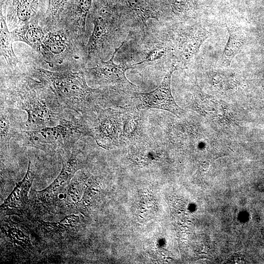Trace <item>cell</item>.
I'll return each mask as SVG.
<instances>
[{
	"mask_svg": "<svg viewBox=\"0 0 264 264\" xmlns=\"http://www.w3.org/2000/svg\"><path fill=\"white\" fill-rule=\"evenodd\" d=\"M39 70L61 105L81 113L87 112L91 107L97 91L88 85L85 72Z\"/></svg>",
	"mask_w": 264,
	"mask_h": 264,
	"instance_id": "1",
	"label": "cell"
},
{
	"mask_svg": "<svg viewBox=\"0 0 264 264\" xmlns=\"http://www.w3.org/2000/svg\"><path fill=\"white\" fill-rule=\"evenodd\" d=\"M85 135L91 136L87 124L64 118L56 126L24 131L22 134L26 145L49 153L58 149L67 152Z\"/></svg>",
	"mask_w": 264,
	"mask_h": 264,
	"instance_id": "2",
	"label": "cell"
},
{
	"mask_svg": "<svg viewBox=\"0 0 264 264\" xmlns=\"http://www.w3.org/2000/svg\"><path fill=\"white\" fill-rule=\"evenodd\" d=\"M44 96L30 91L20 98L19 106L27 114L26 124L32 130L56 126L63 118L60 103Z\"/></svg>",
	"mask_w": 264,
	"mask_h": 264,
	"instance_id": "3",
	"label": "cell"
},
{
	"mask_svg": "<svg viewBox=\"0 0 264 264\" xmlns=\"http://www.w3.org/2000/svg\"><path fill=\"white\" fill-rule=\"evenodd\" d=\"M124 42L115 49L110 59L107 61L100 62L96 66L86 70L88 75L96 84L101 86H114L128 90H135L137 86L126 77V71L134 66L125 64H116L113 59Z\"/></svg>",
	"mask_w": 264,
	"mask_h": 264,
	"instance_id": "4",
	"label": "cell"
},
{
	"mask_svg": "<svg viewBox=\"0 0 264 264\" xmlns=\"http://www.w3.org/2000/svg\"><path fill=\"white\" fill-rule=\"evenodd\" d=\"M177 69L176 66H172L160 85L155 89L146 93H134V96L139 101L137 106L138 109H161L168 111L177 117L183 114L184 111L176 103L171 88L172 75Z\"/></svg>",
	"mask_w": 264,
	"mask_h": 264,
	"instance_id": "5",
	"label": "cell"
},
{
	"mask_svg": "<svg viewBox=\"0 0 264 264\" xmlns=\"http://www.w3.org/2000/svg\"><path fill=\"white\" fill-rule=\"evenodd\" d=\"M79 169V163L77 155L71 154L63 161L62 170L56 178L46 189L37 192L39 199L45 203L54 200L68 186Z\"/></svg>",
	"mask_w": 264,
	"mask_h": 264,
	"instance_id": "6",
	"label": "cell"
},
{
	"mask_svg": "<svg viewBox=\"0 0 264 264\" xmlns=\"http://www.w3.org/2000/svg\"><path fill=\"white\" fill-rule=\"evenodd\" d=\"M99 5L95 10L94 27L87 45L88 59L102 45L110 32L112 11L107 4Z\"/></svg>",
	"mask_w": 264,
	"mask_h": 264,
	"instance_id": "7",
	"label": "cell"
},
{
	"mask_svg": "<svg viewBox=\"0 0 264 264\" xmlns=\"http://www.w3.org/2000/svg\"><path fill=\"white\" fill-rule=\"evenodd\" d=\"M69 48L70 43L65 33L56 31L45 35L40 52L46 63L52 67L54 63L63 62Z\"/></svg>",
	"mask_w": 264,
	"mask_h": 264,
	"instance_id": "8",
	"label": "cell"
},
{
	"mask_svg": "<svg viewBox=\"0 0 264 264\" xmlns=\"http://www.w3.org/2000/svg\"><path fill=\"white\" fill-rule=\"evenodd\" d=\"M34 178V173L29 161L26 173L22 181L16 187L0 206V211L8 214L22 212L26 206L27 194Z\"/></svg>",
	"mask_w": 264,
	"mask_h": 264,
	"instance_id": "9",
	"label": "cell"
},
{
	"mask_svg": "<svg viewBox=\"0 0 264 264\" xmlns=\"http://www.w3.org/2000/svg\"><path fill=\"white\" fill-rule=\"evenodd\" d=\"M92 0H68L61 15L70 21L71 28L79 35L85 33L87 15Z\"/></svg>",
	"mask_w": 264,
	"mask_h": 264,
	"instance_id": "10",
	"label": "cell"
},
{
	"mask_svg": "<svg viewBox=\"0 0 264 264\" xmlns=\"http://www.w3.org/2000/svg\"><path fill=\"white\" fill-rule=\"evenodd\" d=\"M14 41L22 42L40 52L45 34L37 22H29L11 31Z\"/></svg>",
	"mask_w": 264,
	"mask_h": 264,
	"instance_id": "11",
	"label": "cell"
},
{
	"mask_svg": "<svg viewBox=\"0 0 264 264\" xmlns=\"http://www.w3.org/2000/svg\"><path fill=\"white\" fill-rule=\"evenodd\" d=\"M229 33L228 41L225 47L223 55V65H230L232 60L239 53L242 47L245 37L242 30L235 26L227 25Z\"/></svg>",
	"mask_w": 264,
	"mask_h": 264,
	"instance_id": "12",
	"label": "cell"
},
{
	"mask_svg": "<svg viewBox=\"0 0 264 264\" xmlns=\"http://www.w3.org/2000/svg\"><path fill=\"white\" fill-rule=\"evenodd\" d=\"M0 54L6 62L11 66H16L20 61L13 49L14 42L11 32H9L3 14L0 12Z\"/></svg>",
	"mask_w": 264,
	"mask_h": 264,
	"instance_id": "13",
	"label": "cell"
},
{
	"mask_svg": "<svg viewBox=\"0 0 264 264\" xmlns=\"http://www.w3.org/2000/svg\"><path fill=\"white\" fill-rule=\"evenodd\" d=\"M137 17L144 24L150 19H157L156 11L148 0H126Z\"/></svg>",
	"mask_w": 264,
	"mask_h": 264,
	"instance_id": "14",
	"label": "cell"
},
{
	"mask_svg": "<svg viewBox=\"0 0 264 264\" xmlns=\"http://www.w3.org/2000/svg\"><path fill=\"white\" fill-rule=\"evenodd\" d=\"M79 217L75 215L66 217L61 221L56 223H48L41 221L44 228L49 232L55 233H65L76 226L79 221Z\"/></svg>",
	"mask_w": 264,
	"mask_h": 264,
	"instance_id": "15",
	"label": "cell"
},
{
	"mask_svg": "<svg viewBox=\"0 0 264 264\" xmlns=\"http://www.w3.org/2000/svg\"><path fill=\"white\" fill-rule=\"evenodd\" d=\"M0 122V145L1 147L2 146L8 145L9 140L12 136L10 118L6 111L1 110Z\"/></svg>",
	"mask_w": 264,
	"mask_h": 264,
	"instance_id": "16",
	"label": "cell"
},
{
	"mask_svg": "<svg viewBox=\"0 0 264 264\" xmlns=\"http://www.w3.org/2000/svg\"><path fill=\"white\" fill-rule=\"evenodd\" d=\"M48 2L46 14L51 20L58 19L68 0H47Z\"/></svg>",
	"mask_w": 264,
	"mask_h": 264,
	"instance_id": "17",
	"label": "cell"
}]
</instances>
